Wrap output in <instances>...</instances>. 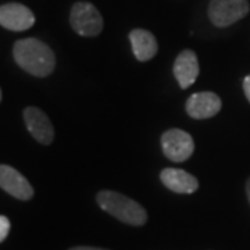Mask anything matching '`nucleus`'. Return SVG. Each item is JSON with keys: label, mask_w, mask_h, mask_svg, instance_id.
<instances>
[{"label": "nucleus", "mask_w": 250, "mask_h": 250, "mask_svg": "<svg viewBox=\"0 0 250 250\" xmlns=\"http://www.w3.org/2000/svg\"><path fill=\"white\" fill-rule=\"evenodd\" d=\"M13 54L18 65L34 77H47L56 67L53 50L35 38H27L16 42Z\"/></svg>", "instance_id": "obj_1"}, {"label": "nucleus", "mask_w": 250, "mask_h": 250, "mask_svg": "<svg viewBox=\"0 0 250 250\" xmlns=\"http://www.w3.org/2000/svg\"><path fill=\"white\" fill-rule=\"evenodd\" d=\"M98 205L102 210L120 220L121 223L141 227L147 223V213L138 202H135L123 193L114 190H102L99 192Z\"/></svg>", "instance_id": "obj_2"}, {"label": "nucleus", "mask_w": 250, "mask_h": 250, "mask_svg": "<svg viewBox=\"0 0 250 250\" xmlns=\"http://www.w3.org/2000/svg\"><path fill=\"white\" fill-rule=\"evenodd\" d=\"M35 24V16L27 6L20 3H7L0 6V25L6 29L21 32Z\"/></svg>", "instance_id": "obj_6"}, {"label": "nucleus", "mask_w": 250, "mask_h": 250, "mask_svg": "<svg viewBox=\"0 0 250 250\" xmlns=\"http://www.w3.org/2000/svg\"><path fill=\"white\" fill-rule=\"evenodd\" d=\"M249 10L248 0H211L208 4V17L215 27L224 28L246 17Z\"/></svg>", "instance_id": "obj_4"}, {"label": "nucleus", "mask_w": 250, "mask_h": 250, "mask_svg": "<svg viewBox=\"0 0 250 250\" xmlns=\"http://www.w3.org/2000/svg\"><path fill=\"white\" fill-rule=\"evenodd\" d=\"M10 227H11V224H10L9 218L4 215H0V243L7 238L10 232Z\"/></svg>", "instance_id": "obj_13"}, {"label": "nucleus", "mask_w": 250, "mask_h": 250, "mask_svg": "<svg viewBox=\"0 0 250 250\" xmlns=\"http://www.w3.org/2000/svg\"><path fill=\"white\" fill-rule=\"evenodd\" d=\"M246 193H248V199H249L250 203V178L248 179V182H246Z\"/></svg>", "instance_id": "obj_16"}, {"label": "nucleus", "mask_w": 250, "mask_h": 250, "mask_svg": "<svg viewBox=\"0 0 250 250\" xmlns=\"http://www.w3.org/2000/svg\"><path fill=\"white\" fill-rule=\"evenodd\" d=\"M24 121L29 134L42 145H50L54 139V128L49 117L38 107H27L24 110Z\"/></svg>", "instance_id": "obj_8"}, {"label": "nucleus", "mask_w": 250, "mask_h": 250, "mask_svg": "<svg viewBox=\"0 0 250 250\" xmlns=\"http://www.w3.org/2000/svg\"><path fill=\"white\" fill-rule=\"evenodd\" d=\"M199 75L197 56L192 50H184L174 62V77L182 89L192 86Z\"/></svg>", "instance_id": "obj_10"}, {"label": "nucleus", "mask_w": 250, "mask_h": 250, "mask_svg": "<svg viewBox=\"0 0 250 250\" xmlns=\"http://www.w3.org/2000/svg\"><path fill=\"white\" fill-rule=\"evenodd\" d=\"M243 90H245V95L250 102V75H248L245 80H243Z\"/></svg>", "instance_id": "obj_14"}, {"label": "nucleus", "mask_w": 250, "mask_h": 250, "mask_svg": "<svg viewBox=\"0 0 250 250\" xmlns=\"http://www.w3.org/2000/svg\"><path fill=\"white\" fill-rule=\"evenodd\" d=\"M220 110H221V99L213 92L193 93L187 102V113L196 120H206L214 117Z\"/></svg>", "instance_id": "obj_9"}, {"label": "nucleus", "mask_w": 250, "mask_h": 250, "mask_svg": "<svg viewBox=\"0 0 250 250\" xmlns=\"http://www.w3.org/2000/svg\"><path fill=\"white\" fill-rule=\"evenodd\" d=\"M0 100H1V90H0Z\"/></svg>", "instance_id": "obj_17"}, {"label": "nucleus", "mask_w": 250, "mask_h": 250, "mask_svg": "<svg viewBox=\"0 0 250 250\" xmlns=\"http://www.w3.org/2000/svg\"><path fill=\"white\" fill-rule=\"evenodd\" d=\"M70 250H108V249H103V248H93V246H77V248H71Z\"/></svg>", "instance_id": "obj_15"}, {"label": "nucleus", "mask_w": 250, "mask_h": 250, "mask_svg": "<svg viewBox=\"0 0 250 250\" xmlns=\"http://www.w3.org/2000/svg\"><path fill=\"white\" fill-rule=\"evenodd\" d=\"M0 188L20 200H29L34 196V188L28 179L16 168L6 164H0Z\"/></svg>", "instance_id": "obj_7"}, {"label": "nucleus", "mask_w": 250, "mask_h": 250, "mask_svg": "<svg viewBox=\"0 0 250 250\" xmlns=\"http://www.w3.org/2000/svg\"><path fill=\"white\" fill-rule=\"evenodd\" d=\"M160 179L164 187L175 193H193L199 188V181L192 174L179 168H164Z\"/></svg>", "instance_id": "obj_11"}, {"label": "nucleus", "mask_w": 250, "mask_h": 250, "mask_svg": "<svg viewBox=\"0 0 250 250\" xmlns=\"http://www.w3.org/2000/svg\"><path fill=\"white\" fill-rule=\"evenodd\" d=\"M129 41L132 45V52H134L135 57L139 62H147L157 54V50H159L157 41L152 32H149L146 29L138 28V29L131 31Z\"/></svg>", "instance_id": "obj_12"}, {"label": "nucleus", "mask_w": 250, "mask_h": 250, "mask_svg": "<svg viewBox=\"0 0 250 250\" xmlns=\"http://www.w3.org/2000/svg\"><path fill=\"white\" fill-rule=\"evenodd\" d=\"M161 147L167 159L174 163H182L193 154L195 143L188 132L174 128L161 135Z\"/></svg>", "instance_id": "obj_5"}, {"label": "nucleus", "mask_w": 250, "mask_h": 250, "mask_svg": "<svg viewBox=\"0 0 250 250\" xmlns=\"http://www.w3.org/2000/svg\"><path fill=\"white\" fill-rule=\"evenodd\" d=\"M72 29L81 36H96L103 29V18L99 10L88 1H78L70 13Z\"/></svg>", "instance_id": "obj_3"}]
</instances>
